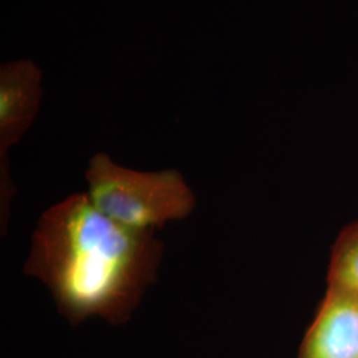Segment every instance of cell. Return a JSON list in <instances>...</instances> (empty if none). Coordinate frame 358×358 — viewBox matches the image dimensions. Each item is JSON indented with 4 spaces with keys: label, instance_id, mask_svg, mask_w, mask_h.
<instances>
[{
    "label": "cell",
    "instance_id": "5",
    "mask_svg": "<svg viewBox=\"0 0 358 358\" xmlns=\"http://www.w3.org/2000/svg\"><path fill=\"white\" fill-rule=\"evenodd\" d=\"M328 285L358 292V223L346 227L333 247Z\"/></svg>",
    "mask_w": 358,
    "mask_h": 358
},
{
    "label": "cell",
    "instance_id": "3",
    "mask_svg": "<svg viewBox=\"0 0 358 358\" xmlns=\"http://www.w3.org/2000/svg\"><path fill=\"white\" fill-rule=\"evenodd\" d=\"M41 71L31 60L0 66V215L1 236L8 224L10 203L16 192L10 177L8 152L22 140L38 113Z\"/></svg>",
    "mask_w": 358,
    "mask_h": 358
},
{
    "label": "cell",
    "instance_id": "4",
    "mask_svg": "<svg viewBox=\"0 0 358 358\" xmlns=\"http://www.w3.org/2000/svg\"><path fill=\"white\" fill-rule=\"evenodd\" d=\"M299 358H358V292L328 285Z\"/></svg>",
    "mask_w": 358,
    "mask_h": 358
},
{
    "label": "cell",
    "instance_id": "1",
    "mask_svg": "<svg viewBox=\"0 0 358 358\" xmlns=\"http://www.w3.org/2000/svg\"><path fill=\"white\" fill-rule=\"evenodd\" d=\"M164 252L155 231L124 227L76 192L38 219L24 273L45 284L71 325L90 316L122 325L158 280Z\"/></svg>",
    "mask_w": 358,
    "mask_h": 358
},
{
    "label": "cell",
    "instance_id": "2",
    "mask_svg": "<svg viewBox=\"0 0 358 358\" xmlns=\"http://www.w3.org/2000/svg\"><path fill=\"white\" fill-rule=\"evenodd\" d=\"M88 196L105 217L131 230L164 229L192 215L196 198L178 170L138 171L94 154L85 173Z\"/></svg>",
    "mask_w": 358,
    "mask_h": 358
}]
</instances>
